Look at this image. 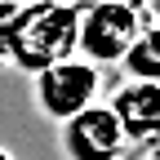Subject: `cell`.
<instances>
[{
	"label": "cell",
	"instance_id": "cell-6",
	"mask_svg": "<svg viewBox=\"0 0 160 160\" xmlns=\"http://www.w3.org/2000/svg\"><path fill=\"white\" fill-rule=\"evenodd\" d=\"M125 80H142V85H160V31H147L133 40V49L120 58Z\"/></svg>",
	"mask_w": 160,
	"mask_h": 160
},
{
	"label": "cell",
	"instance_id": "cell-4",
	"mask_svg": "<svg viewBox=\"0 0 160 160\" xmlns=\"http://www.w3.org/2000/svg\"><path fill=\"white\" fill-rule=\"evenodd\" d=\"M58 142H62L67 160H125L129 156L125 133H120V125L111 120V111L102 102L71 116L67 125H58Z\"/></svg>",
	"mask_w": 160,
	"mask_h": 160
},
{
	"label": "cell",
	"instance_id": "cell-2",
	"mask_svg": "<svg viewBox=\"0 0 160 160\" xmlns=\"http://www.w3.org/2000/svg\"><path fill=\"white\" fill-rule=\"evenodd\" d=\"M147 31H156V5L151 0H80L76 58H85L98 71L120 67V58Z\"/></svg>",
	"mask_w": 160,
	"mask_h": 160
},
{
	"label": "cell",
	"instance_id": "cell-3",
	"mask_svg": "<svg viewBox=\"0 0 160 160\" xmlns=\"http://www.w3.org/2000/svg\"><path fill=\"white\" fill-rule=\"evenodd\" d=\"M31 102L49 125H67L71 116L102 102V71L89 67L85 58H67L31 76Z\"/></svg>",
	"mask_w": 160,
	"mask_h": 160
},
{
	"label": "cell",
	"instance_id": "cell-1",
	"mask_svg": "<svg viewBox=\"0 0 160 160\" xmlns=\"http://www.w3.org/2000/svg\"><path fill=\"white\" fill-rule=\"evenodd\" d=\"M80 31V0H22L9 36V67L18 71H45L53 62L76 58Z\"/></svg>",
	"mask_w": 160,
	"mask_h": 160
},
{
	"label": "cell",
	"instance_id": "cell-8",
	"mask_svg": "<svg viewBox=\"0 0 160 160\" xmlns=\"http://www.w3.org/2000/svg\"><path fill=\"white\" fill-rule=\"evenodd\" d=\"M0 160H18V156H13V151H9V147H0Z\"/></svg>",
	"mask_w": 160,
	"mask_h": 160
},
{
	"label": "cell",
	"instance_id": "cell-5",
	"mask_svg": "<svg viewBox=\"0 0 160 160\" xmlns=\"http://www.w3.org/2000/svg\"><path fill=\"white\" fill-rule=\"evenodd\" d=\"M111 120L120 125L129 151L133 147H151L160 133V85H142V80H120L111 98L102 102Z\"/></svg>",
	"mask_w": 160,
	"mask_h": 160
},
{
	"label": "cell",
	"instance_id": "cell-7",
	"mask_svg": "<svg viewBox=\"0 0 160 160\" xmlns=\"http://www.w3.org/2000/svg\"><path fill=\"white\" fill-rule=\"evenodd\" d=\"M18 9H22V0H0V67H9V36H13Z\"/></svg>",
	"mask_w": 160,
	"mask_h": 160
}]
</instances>
